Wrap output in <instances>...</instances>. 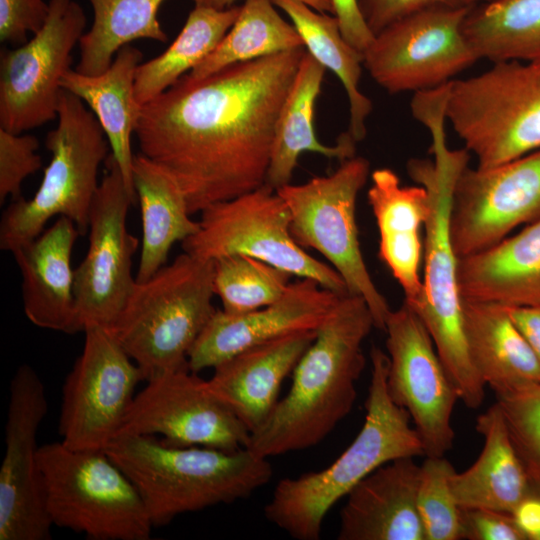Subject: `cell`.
<instances>
[{
    "label": "cell",
    "instance_id": "6da1fadb",
    "mask_svg": "<svg viewBox=\"0 0 540 540\" xmlns=\"http://www.w3.org/2000/svg\"><path fill=\"white\" fill-rule=\"evenodd\" d=\"M306 48L182 76L142 106L140 153L182 189L190 214L265 184L276 123Z\"/></svg>",
    "mask_w": 540,
    "mask_h": 540
},
{
    "label": "cell",
    "instance_id": "7a4b0ae2",
    "mask_svg": "<svg viewBox=\"0 0 540 540\" xmlns=\"http://www.w3.org/2000/svg\"><path fill=\"white\" fill-rule=\"evenodd\" d=\"M375 328L366 301L342 295L292 372L286 396L246 448L269 458L311 448L351 412L366 359L362 344Z\"/></svg>",
    "mask_w": 540,
    "mask_h": 540
},
{
    "label": "cell",
    "instance_id": "3957f363",
    "mask_svg": "<svg viewBox=\"0 0 540 540\" xmlns=\"http://www.w3.org/2000/svg\"><path fill=\"white\" fill-rule=\"evenodd\" d=\"M415 118L430 132L433 160L414 158L407 163L410 177L427 189L431 205L424 225V298L413 311L427 328L460 400L468 408L477 409L484 400L485 384L467 348L458 284L459 258L450 229L453 190L459 175L468 166L470 153L465 148L448 147L442 102L424 103Z\"/></svg>",
    "mask_w": 540,
    "mask_h": 540
},
{
    "label": "cell",
    "instance_id": "277c9868",
    "mask_svg": "<svg viewBox=\"0 0 540 540\" xmlns=\"http://www.w3.org/2000/svg\"><path fill=\"white\" fill-rule=\"evenodd\" d=\"M371 380L359 433L328 467L281 479L264 507L266 519L297 540H318L329 510L366 476L396 459L425 456L407 411L387 389L388 355L370 351Z\"/></svg>",
    "mask_w": 540,
    "mask_h": 540
},
{
    "label": "cell",
    "instance_id": "5b68a950",
    "mask_svg": "<svg viewBox=\"0 0 540 540\" xmlns=\"http://www.w3.org/2000/svg\"><path fill=\"white\" fill-rule=\"evenodd\" d=\"M104 451L135 485L154 527L246 499L273 473L268 458L248 448L175 446L154 435H118Z\"/></svg>",
    "mask_w": 540,
    "mask_h": 540
},
{
    "label": "cell",
    "instance_id": "8992f818",
    "mask_svg": "<svg viewBox=\"0 0 540 540\" xmlns=\"http://www.w3.org/2000/svg\"><path fill=\"white\" fill-rule=\"evenodd\" d=\"M214 262L183 252L136 284L109 328L143 380L188 368V354L216 309Z\"/></svg>",
    "mask_w": 540,
    "mask_h": 540
},
{
    "label": "cell",
    "instance_id": "52a82bcc",
    "mask_svg": "<svg viewBox=\"0 0 540 540\" xmlns=\"http://www.w3.org/2000/svg\"><path fill=\"white\" fill-rule=\"evenodd\" d=\"M58 124L45 139L51 159L41 184L30 199L13 200L0 220V249L12 252L37 238L54 216L88 232L89 212L98 190L100 164L110 154L107 137L96 116L81 98L62 89Z\"/></svg>",
    "mask_w": 540,
    "mask_h": 540
},
{
    "label": "cell",
    "instance_id": "ba28073f",
    "mask_svg": "<svg viewBox=\"0 0 540 540\" xmlns=\"http://www.w3.org/2000/svg\"><path fill=\"white\" fill-rule=\"evenodd\" d=\"M44 502L53 526L91 540H149L153 524L123 470L104 450H74L60 441L39 448Z\"/></svg>",
    "mask_w": 540,
    "mask_h": 540
},
{
    "label": "cell",
    "instance_id": "9c48e42d",
    "mask_svg": "<svg viewBox=\"0 0 540 540\" xmlns=\"http://www.w3.org/2000/svg\"><path fill=\"white\" fill-rule=\"evenodd\" d=\"M446 121L486 169L540 149V61L494 62L449 84Z\"/></svg>",
    "mask_w": 540,
    "mask_h": 540
},
{
    "label": "cell",
    "instance_id": "30bf717a",
    "mask_svg": "<svg viewBox=\"0 0 540 540\" xmlns=\"http://www.w3.org/2000/svg\"><path fill=\"white\" fill-rule=\"evenodd\" d=\"M369 173V161L355 155L330 175L289 183L276 191L290 211L295 242L323 255L344 280L348 293L366 301L375 328L384 331L391 309L365 264L356 222L357 197Z\"/></svg>",
    "mask_w": 540,
    "mask_h": 540
},
{
    "label": "cell",
    "instance_id": "8fae6325",
    "mask_svg": "<svg viewBox=\"0 0 540 540\" xmlns=\"http://www.w3.org/2000/svg\"><path fill=\"white\" fill-rule=\"evenodd\" d=\"M200 214L199 230L181 242L183 252L211 261L233 254L248 255L292 276L313 279L339 295L348 294L344 280L333 267L295 242L288 206L268 185L213 204Z\"/></svg>",
    "mask_w": 540,
    "mask_h": 540
},
{
    "label": "cell",
    "instance_id": "7c38bea8",
    "mask_svg": "<svg viewBox=\"0 0 540 540\" xmlns=\"http://www.w3.org/2000/svg\"><path fill=\"white\" fill-rule=\"evenodd\" d=\"M469 8L435 5L391 23L363 52V67L390 94L453 81L479 60L462 32Z\"/></svg>",
    "mask_w": 540,
    "mask_h": 540
},
{
    "label": "cell",
    "instance_id": "4fadbf2b",
    "mask_svg": "<svg viewBox=\"0 0 540 540\" xmlns=\"http://www.w3.org/2000/svg\"><path fill=\"white\" fill-rule=\"evenodd\" d=\"M89 212L86 256L74 269L76 333L92 327L110 328L135 284L133 256L139 240L127 228V216L137 199L127 190L110 153Z\"/></svg>",
    "mask_w": 540,
    "mask_h": 540
},
{
    "label": "cell",
    "instance_id": "5bb4252c",
    "mask_svg": "<svg viewBox=\"0 0 540 540\" xmlns=\"http://www.w3.org/2000/svg\"><path fill=\"white\" fill-rule=\"evenodd\" d=\"M82 352L62 387L60 442L74 450H105L117 436L143 380L108 328L84 331Z\"/></svg>",
    "mask_w": 540,
    "mask_h": 540
},
{
    "label": "cell",
    "instance_id": "9a60e30c",
    "mask_svg": "<svg viewBox=\"0 0 540 540\" xmlns=\"http://www.w3.org/2000/svg\"><path fill=\"white\" fill-rule=\"evenodd\" d=\"M42 29L0 55V128L15 134L58 116L61 80L85 33L86 15L74 0H50Z\"/></svg>",
    "mask_w": 540,
    "mask_h": 540
},
{
    "label": "cell",
    "instance_id": "2e32d148",
    "mask_svg": "<svg viewBox=\"0 0 540 540\" xmlns=\"http://www.w3.org/2000/svg\"><path fill=\"white\" fill-rule=\"evenodd\" d=\"M384 331L388 393L409 414L424 457L445 456L453 447L451 419L460 398L433 340L420 317L404 302L391 310Z\"/></svg>",
    "mask_w": 540,
    "mask_h": 540
},
{
    "label": "cell",
    "instance_id": "e0dca14e",
    "mask_svg": "<svg viewBox=\"0 0 540 540\" xmlns=\"http://www.w3.org/2000/svg\"><path fill=\"white\" fill-rule=\"evenodd\" d=\"M45 385L20 365L9 385L5 453L0 467V540H49L37 435L47 415Z\"/></svg>",
    "mask_w": 540,
    "mask_h": 540
},
{
    "label": "cell",
    "instance_id": "ac0fdd59",
    "mask_svg": "<svg viewBox=\"0 0 540 540\" xmlns=\"http://www.w3.org/2000/svg\"><path fill=\"white\" fill-rule=\"evenodd\" d=\"M540 218V149L491 168L459 175L450 229L458 258L487 249Z\"/></svg>",
    "mask_w": 540,
    "mask_h": 540
},
{
    "label": "cell",
    "instance_id": "d6986e66",
    "mask_svg": "<svg viewBox=\"0 0 540 540\" xmlns=\"http://www.w3.org/2000/svg\"><path fill=\"white\" fill-rule=\"evenodd\" d=\"M136 393L117 434L158 435L175 446L246 448L250 432L189 368L150 379Z\"/></svg>",
    "mask_w": 540,
    "mask_h": 540
},
{
    "label": "cell",
    "instance_id": "ffe728a7",
    "mask_svg": "<svg viewBox=\"0 0 540 540\" xmlns=\"http://www.w3.org/2000/svg\"><path fill=\"white\" fill-rule=\"evenodd\" d=\"M341 296L313 279L301 278L265 307L240 315L216 310L188 354V368L194 373L214 369L249 347L296 332L316 331Z\"/></svg>",
    "mask_w": 540,
    "mask_h": 540
},
{
    "label": "cell",
    "instance_id": "44dd1931",
    "mask_svg": "<svg viewBox=\"0 0 540 540\" xmlns=\"http://www.w3.org/2000/svg\"><path fill=\"white\" fill-rule=\"evenodd\" d=\"M316 331L296 332L249 347L214 368L208 390L248 429L250 434L267 420L281 385L293 372Z\"/></svg>",
    "mask_w": 540,
    "mask_h": 540
},
{
    "label": "cell",
    "instance_id": "7402d4cb",
    "mask_svg": "<svg viewBox=\"0 0 540 540\" xmlns=\"http://www.w3.org/2000/svg\"><path fill=\"white\" fill-rule=\"evenodd\" d=\"M368 202L379 233V257L391 271L412 310L424 298L420 264L423 254L421 229L430 213V197L422 185L403 186L389 168L371 174Z\"/></svg>",
    "mask_w": 540,
    "mask_h": 540
},
{
    "label": "cell",
    "instance_id": "603a6c76",
    "mask_svg": "<svg viewBox=\"0 0 540 540\" xmlns=\"http://www.w3.org/2000/svg\"><path fill=\"white\" fill-rule=\"evenodd\" d=\"M406 457L388 462L346 496L339 540H425L417 509L420 465Z\"/></svg>",
    "mask_w": 540,
    "mask_h": 540
},
{
    "label": "cell",
    "instance_id": "cb8c5ba5",
    "mask_svg": "<svg viewBox=\"0 0 540 540\" xmlns=\"http://www.w3.org/2000/svg\"><path fill=\"white\" fill-rule=\"evenodd\" d=\"M79 235L74 222L61 216L37 238L11 252L22 277L24 313L37 327L76 333L71 256Z\"/></svg>",
    "mask_w": 540,
    "mask_h": 540
},
{
    "label": "cell",
    "instance_id": "d4e9b609",
    "mask_svg": "<svg viewBox=\"0 0 540 540\" xmlns=\"http://www.w3.org/2000/svg\"><path fill=\"white\" fill-rule=\"evenodd\" d=\"M470 359L484 382L504 396L540 383V363L505 305L462 298Z\"/></svg>",
    "mask_w": 540,
    "mask_h": 540
},
{
    "label": "cell",
    "instance_id": "484cf974",
    "mask_svg": "<svg viewBox=\"0 0 540 540\" xmlns=\"http://www.w3.org/2000/svg\"><path fill=\"white\" fill-rule=\"evenodd\" d=\"M462 298L540 306V218L513 236L458 260Z\"/></svg>",
    "mask_w": 540,
    "mask_h": 540
},
{
    "label": "cell",
    "instance_id": "4316f807",
    "mask_svg": "<svg viewBox=\"0 0 540 540\" xmlns=\"http://www.w3.org/2000/svg\"><path fill=\"white\" fill-rule=\"evenodd\" d=\"M142 59V52L128 44L117 51L104 72L91 76L70 69L61 80L62 89L81 98L96 116L125 186L136 199L131 138L142 111L135 96V75Z\"/></svg>",
    "mask_w": 540,
    "mask_h": 540
},
{
    "label": "cell",
    "instance_id": "83f0119b",
    "mask_svg": "<svg viewBox=\"0 0 540 540\" xmlns=\"http://www.w3.org/2000/svg\"><path fill=\"white\" fill-rule=\"evenodd\" d=\"M476 430L483 437V448L468 469L453 473L455 499L463 509L512 513L532 493L534 484L512 442L498 402L478 415Z\"/></svg>",
    "mask_w": 540,
    "mask_h": 540
},
{
    "label": "cell",
    "instance_id": "f1b7e54d",
    "mask_svg": "<svg viewBox=\"0 0 540 540\" xmlns=\"http://www.w3.org/2000/svg\"><path fill=\"white\" fill-rule=\"evenodd\" d=\"M326 69L307 51L281 108L265 184L274 190L289 184L303 152L343 162L355 156L357 142L346 131L333 146L316 137L313 116Z\"/></svg>",
    "mask_w": 540,
    "mask_h": 540
},
{
    "label": "cell",
    "instance_id": "f546056e",
    "mask_svg": "<svg viewBox=\"0 0 540 540\" xmlns=\"http://www.w3.org/2000/svg\"><path fill=\"white\" fill-rule=\"evenodd\" d=\"M133 181L142 219L140 261L135 278L143 282L167 264L172 246L195 234L200 225L191 219L177 181L142 153L133 158Z\"/></svg>",
    "mask_w": 540,
    "mask_h": 540
},
{
    "label": "cell",
    "instance_id": "4dcf8cb0",
    "mask_svg": "<svg viewBox=\"0 0 540 540\" xmlns=\"http://www.w3.org/2000/svg\"><path fill=\"white\" fill-rule=\"evenodd\" d=\"M284 11L300 34L306 51L342 83L349 103L347 132L358 143L366 134V120L373 105L360 90L363 54L342 36L337 18L298 0H271Z\"/></svg>",
    "mask_w": 540,
    "mask_h": 540
},
{
    "label": "cell",
    "instance_id": "1f68e13d",
    "mask_svg": "<svg viewBox=\"0 0 540 540\" xmlns=\"http://www.w3.org/2000/svg\"><path fill=\"white\" fill-rule=\"evenodd\" d=\"M462 32L479 60L540 61V0H488L469 8Z\"/></svg>",
    "mask_w": 540,
    "mask_h": 540
},
{
    "label": "cell",
    "instance_id": "d6a6232c",
    "mask_svg": "<svg viewBox=\"0 0 540 540\" xmlns=\"http://www.w3.org/2000/svg\"><path fill=\"white\" fill-rule=\"evenodd\" d=\"M240 11L195 5L173 43L159 56L140 63L135 75V96L144 106L201 63L219 44Z\"/></svg>",
    "mask_w": 540,
    "mask_h": 540
},
{
    "label": "cell",
    "instance_id": "836d02e7",
    "mask_svg": "<svg viewBox=\"0 0 540 540\" xmlns=\"http://www.w3.org/2000/svg\"><path fill=\"white\" fill-rule=\"evenodd\" d=\"M93 23L80 41V59L76 71L98 75L112 63L117 51L137 39L167 42L158 11L164 0H88ZM195 5L208 0H193Z\"/></svg>",
    "mask_w": 540,
    "mask_h": 540
},
{
    "label": "cell",
    "instance_id": "e575fe53",
    "mask_svg": "<svg viewBox=\"0 0 540 540\" xmlns=\"http://www.w3.org/2000/svg\"><path fill=\"white\" fill-rule=\"evenodd\" d=\"M304 47L294 25L284 20L271 0H245L223 39L187 76L201 79L233 64Z\"/></svg>",
    "mask_w": 540,
    "mask_h": 540
},
{
    "label": "cell",
    "instance_id": "d590c367",
    "mask_svg": "<svg viewBox=\"0 0 540 540\" xmlns=\"http://www.w3.org/2000/svg\"><path fill=\"white\" fill-rule=\"evenodd\" d=\"M214 262L213 288L222 310L240 315L270 305L280 299L292 275L254 257L233 254Z\"/></svg>",
    "mask_w": 540,
    "mask_h": 540
},
{
    "label": "cell",
    "instance_id": "8d00e7d4",
    "mask_svg": "<svg viewBox=\"0 0 540 540\" xmlns=\"http://www.w3.org/2000/svg\"><path fill=\"white\" fill-rule=\"evenodd\" d=\"M454 472L445 456L425 457L420 465L417 509L425 540L462 539V508L451 487Z\"/></svg>",
    "mask_w": 540,
    "mask_h": 540
},
{
    "label": "cell",
    "instance_id": "74e56055",
    "mask_svg": "<svg viewBox=\"0 0 540 540\" xmlns=\"http://www.w3.org/2000/svg\"><path fill=\"white\" fill-rule=\"evenodd\" d=\"M512 442L533 478L540 479V383L498 397Z\"/></svg>",
    "mask_w": 540,
    "mask_h": 540
},
{
    "label": "cell",
    "instance_id": "f35d334b",
    "mask_svg": "<svg viewBox=\"0 0 540 540\" xmlns=\"http://www.w3.org/2000/svg\"><path fill=\"white\" fill-rule=\"evenodd\" d=\"M38 139L0 128V203L20 198L23 181L42 167Z\"/></svg>",
    "mask_w": 540,
    "mask_h": 540
},
{
    "label": "cell",
    "instance_id": "ab89813d",
    "mask_svg": "<svg viewBox=\"0 0 540 540\" xmlns=\"http://www.w3.org/2000/svg\"><path fill=\"white\" fill-rule=\"evenodd\" d=\"M43 0H0V41L18 47L39 32L49 16Z\"/></svg>",
    "mask_w": 540,
    "mask_h": 540
},
{
    "label": "cell",
    "instance_id": "60d3db41",
    "mask_svg": "<svg viewBox=\"0 0 540 540\" xmlns=\"http://www.w3.org/2000/svg\"><path fill=\"white\" fill-rule=\"evenodd\" d=\"M462 539L527 540L512 513L483 508H462Z\"/></svg>",
    "mask_w": 540,
    "mask_h": 540
},
{
    "label": "cell",
    "instance_id": "b9f144b4",
    "mask_svg": "<svg viewBox=\"0 0 540 540\" xmlns=\"http://www.w3.org/2000/svg\"><path fill=\"white\" fill-rule=\"evenodd\" d=\"M361 14L374 34L416 11L435 5L462 6L459 0H358Z\"/></svg>",
    "mask_w": 540,
    "mask_h": 540
},
{
    "label": "cell",
    "instance_id": "7bdbcfd3",
    "mask_svg": "<svg viewBox=\"0 0 540 540\" xmlns=\"http://www.w3.org/2000/svg\"><path fill=\"white\" fill-rule=\"evenodd\" d=\"M333 15L337 18L344 39L363 54L374 39V34L367 26L358 4V0H331Z\"/></svg>",
    "mask_w": 540,
    "mask_h": 540
},
{
    "label": "cell",
    "instance_id": "ee69618b",
    "mask_svg": "<svg viewBox=\"0 0 540 540\" xmlns=\"http://www.w3.org/2000/svg\"><path fill=\"white\" fill-rule=\"evenodd\" d=\"M532 479V493L515 507L512 516L527 540H540V479Z\"/></svg>",
    "mask_w": 540,
    "mask_h": 540
},
{
    "label": "cell",
    "instance_id": "f6af8a7d",
    "mask_svg": "<svg viewBox=\"0 0 540 540\" xmlns=\"http://www.w3.org/2000/svg\"><path fill=\"white\" fill-rule=\"evenodd\" d=\"M540 363V306H506Z\"/></svg>",
    "mask_w": 540,
    "mask_h": 540
},
{
    "label": "cell",
    "instance_id": "bcb514c9",
    "mask_svg": "<svg viewBox=\"0 0 540 540\" xmlns=\"http://www.w3.org/2000/svg\"><path fill=\"white\" fill-rule=\"evenodd\" d=\"M237 0H208L206 5L212 6L216 9L223 10L232 7ZM306 5L310 6L314 10L321 13H332L333 5L331 0H298Z\"/></svg>",
    "mask_w": 540,
    "mask_h": 540
},
{
    "label": "cell",
    "instance_id": "7dc6e473",
    "mask_svg": "<svg viewBox=\"0 0 540 540\" xmlns=\"http://www.w3.org/2000/svg\"><path fill=\"white\" fill-rule=\"evenodd\" d=\"M485 1H488V0H459L460 5L467 6V7H471L473 5H476L478 3L485 2Z\"/></svg>",
    "mask_w": 540,
    "mask_h": 540
}]
</instances>
